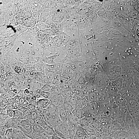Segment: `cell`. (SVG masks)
<instances>
[{
	"label": "cell",
	"mask_w": 139,
	"mask_h": 139,
	"mask_svg": "<svg viewBox=\"0 0 139 139\" xmlns=\"http://www.w3.org/2000/svg\"><path fill=\"white\" fill-rule=\"evenodd\" d=\"M42 115L47 124L51 125L55 128L58 127L62 122L57 112H47L45 114Z\"/></svg>",
	"instance_id": "obj_1"
},
{
	"label": "cell",
	"mask_w": 139,
	"mask_h": 139,
	"mask_svg": "<svg viewBox=\"0 0 139 139\" xmlns=\"http://www.w3.org/2000/svg\"><path fill=\"white\" fill-rule=\"evenodd\" d=\"M56 127L63 134L68 137L69 131L71 128L67 119L63 121L60 125Z\"/></svg>",
	"instance_id": "obj_2"
},
{
	"label": "cell",
	"mask_w": 139,
	"mask_h": 139,
	"mask_svg": "<svg viewBox=\"0 0 139 139\" xmlns=\"http://www.w3.org/2000/svg\"><path fill=\"white\" fill-rule=\"evenodd\" d=\"M126 109L125 106L119 107L117 113L116 118L118 121L122 123L124 120L126 114Z\"/></svg>",
	"instance_id": "obj_3"
},
{
	"label": "cell",
	"mask_w": 139,
	"mask_h": 139,
	"mask_svg": "<svg viewBox=\"0 0 139 139\" xmlns=\"http://www.w3.org/2000/svg\"><path fill=\"white\" fill-rule=\"evenodd\" d=\"M67 119L71 128L78 127L79 126V119L72 113H69Z\"/></svg>",
	"instance_id": "obj_4"
},
{
	"label": "cell",
	"mask_w": 139,
	"mask_h": 139,
	"mask_svg": "<svg viewBox=\"0 0 139 139\" xmlns=\"http://www.w3.org/2000/svg\"><path fill=\"white\" fill-rule=\"evenodd\" d=\"M83 118H89L92 117V111L90 104L88 103L85 105L82 109Z\"/></svg>",
	"instance_id": "obj_5"
},
{
	"label": "cell",
	"mask_w": 139,
	"mask_h": 139,
	"mask_svg": "<svg viewBox=\"0 0 139 139\" xmlns=\"http://www.w3.org/2000/svg\"><path fill=\"white\" fill-rule=\"evenodd\" d=\"M69 113L63 109H59V115L62 121L67 119Z\"/></svg>",
	"instance_id": "obj_6"
},
{
	"label": "cell",
	"mask_w": 139,
	"mask_h": 139,
	"mask_svg": "<svg viewBox=\"0 0 139 139\" xmlns=\"http://www.w3.org/2000/svg\"><path fill=\"white\" fill-rule=\"evenodd\" d=\"M86 134L85 129L79 126L78 127L77 131L76 134L75 138H81L83 137Z\"/></svg>",
	"instance_id": "obj_7"
},
{
	"label": "cell",
	"mask_w": 139,
	"mask_h": 139,
	"mask_svg": "<svg viewBox=\"0 0 139 139\" xmlns=\"http://www.w3.org/2000/svg\"><path fill=\"white\" fill-rule=\"evenodd\" d=\"M50 102V100L48 99L42 98L37 101V105L43 108L46 106Z\"/></svg>",
	"instance_id": "obj_8"
},
{
	"label": "cell",
	"mask_w": 139,
	"mask_h": 139,
	"mask_svg": "<svg viewBox=\"0 0 139 139\" xmlns=\"http://www.w3.org/2000/svg\"><path fill=\"white\" fill-rule=\"evenodd\" d=\"M79 126L84 129L89 127V126L87 118H83L79 119Z\"/></svg>",
	"instance_id": "obj_9"
},
{
	"label": "cell",
	"mask_w": 139,
	"mask_h": 139,
	"mask_svg": "<svg viewBox=\"0 0 139 139\" xmlns=\"http://www.w3.org/2000/svg\"><path fill=\"white\" fill-rule=\"evenodd\" d=\"M71 113L73 114L76 117L79 119L83 118L82 109L75 108L73 110Z\"/></svg>",
	"instance_id": "obj_10"
},
{
	"label": "cell",
	"mask_w": 139,
	"mask_h": 139,
	"mask_svg": "<svg viewBox=\"0 0 139 139\" xmlns=\"http://www.w3.org/2000/svg\"><path fill=\"white\" fill-rule=\"evenodd\" d=\"M37 91L44 98L48 99L49 100L51 96V94L50 92L42 89L38 90Z\"/></svg>",
	"instance_id": "obj_11"
},
{
	"label": "cell",
	"mask_w": 139,
	"mask_h": 139,
	"mask_svg": "<svg viewBox=\"0 0 139 139\" xmlns=\"http://www.w3.org/2000/svg\"><path fill=\"white\" fill-rule=\"evenodd\" d=\"M84 129L86 134L88 136H92L94 135H99L98 132L89 127Z\"/></svg>",
	"instance_id": "obj_12"
},
{
	"label": "cell",
	"mask_w": 139,
	"mask_h": 139,
	"mask_svg": "<svg viewBox=\"0 0 139 139\" xmlns=\"http://www.w3.org/2000/svg\"><path fill=\"white\" fill-rule=\"evenodd\" d=\"M74 109V107L72 106L70 103L64 102L63 109L68 112L71 113Z\"/></svg>",
	"instance_id": "obj_13"
},
{
	"label": "cell",
	"mask_w": 139,
	"mask_h": 139,
	"mask_svg": "<svg viewBox=\"0 0 139 139\" xmlns=\"http://www.w3.org/2000/svg\"><path fill=\"white\" fill-rule=\"evenodd\" d=\"M78 127L71 128H70L68 135L69 139H74Z\"/></svg>",
	"instance_id": "obj_14"
},
{
	"label": "cell",
	"mask_w": 139,
	"mask_h": 139,
	"mask_svg": "<svg viewBox=\"0 0 139 139\" xmlns=\"http://www.w3.org/2000/svg\"><path fill=\"white\" fill-rule=\"evenodd\" d=\"M54 134L63 139H69L68 137L63 134L57 127L54 128Z\"/></svg>",
	"instance_id": "obj_15"
},
{
	"label": "cell",
	"mask_w": 139,
	"mask_h": 139,
	"mask_svg": "<svg viewBox=\"0 0 139 139\" xmlns=\"http://www.w3.org/2000/svg\"><path fill=\"white\" fill-rule=\"evenodd\" d=\"M35 121L36 124L41 126L42 127L44 124H45V123L47 124L44 119L42 115L40 116H38Z\"/></svg>",
	"instance_id": "obj_16"
},
{
	"label": "cell",
	"mask_w": 139,
	"mask_h": 139,
	"mask_svg": "<svg viewBox=\"0 0 139 139\" xmlns=\"http://www.w3.org/2000/svg\"><path fill=\"white\" fill-rule=\"evenodd\" d=\"M111 125V129L113 131L119 130L122 129V126L117 122H114Z\"/></svg>",
	"instance_id": "obj_17"
},
{
	"label": "cell",
	"mask_w": 139,
	"mask_h": 139,
	"mask_svg": "<svg viewBox=\"0 0 139 139\" xmlns=\"http://www.w3.org/2000/svg\"><path fill=\"white\" fill-rule=\"evenodd\" d=\"M32 131L42 132L44 131V130L43 128L41 126L35 123L33 126Z\"/></svg>",
	"instance_id": "obj_18"
},
{
	"label": "cell",
	"mask_w": 139,
	"mask_h": 139,
	"mask_svg": "<svg viewBox=\"0 0 139 139\" xmlns=\"http://www.w3.org/2000/svg\"><path fill=\"white\" fill-rule=\"evenodd\" d=\"M139 112V110H129L128 112V114L131 117L134 118L137 116Z\"/></svg>",
	"instance_id": "obj_19"
},
{
	"label": "cell",
	"mask_w": 139,
	"mask_h": 139,
	"mask_svg": "<svg viewBox=\"0 0 139 139\" xmlns=\"http://www.w3.org/2000/svg\"><path fill=\"white\" fill-rule=\"evenodd\" d=\"M14 115L13 118L14 119H17L23 114L22 112L18 110H14Z\"/></svg>",
	"instance_id": "obj_20"
},
{
	"label": "cell",
	"mask_w": 139,
	"mask_h": 139,
	"mask_svg": "<svg viewBox=\"0 0 139 139\" xmlns=\"http://www.w3.org/2000/svg\"><path fill=\"white\" fill-rule=\"evenodd\" d=\"M8 128L5 126H2L0 127V136L2 137H5V134L6 131Z\"/></svg>",
	"instance_id": "obj_21"
},
{
	"label": "cell",
	"mask_w": 139,
	"mask_h": 139,
	"mask_svg": "<svg viewBox=\"0 0 139 139\" xmlns=\"http://www.w3.org/2000/svg\"><path fill=\"white\" fill-rule=\"evenodd\" d=\"M46 78L49 80H52L54 76V74L52 72L46 71Z\"/></svg>",
	"instance_id": "obj_22"
},
{
	"label": "cell",
	"mask_w": 139,
	"mask_h": 139,
	"mask_svg": "<svg viewBox=\"0 0 139 139\" xmlns=\"http://www.w3.org/2000/svg\"><path fill=\"white\" fill-rule=\"evenodd\" d=\"M46 25L45 24L39 22L36 24L35 26L40 30H43V29H45L46 27Z\"/></svg>",
	"instance_id": "obj_23"
},
{
	"label": "cell",
	"mask_w": 139,
	"mask_h": 139,
	"mask_svg": "<svg viewBox=\"0 0 139 139\" xmlns=\"http://www.w3.org/2000/svg\"><path fill=\"white\" fill-rule=\"evenodd\" d=\"M38 15L37 14L36 12H33L32 13V18L31 19V20H33L34 21L35 23V25H36L37 23L38 20Z\"/></svg>",
	"instance_id": "obj_24"
},
{
	"label": "cell",
	"mask_w": 139,
	"mask_h": 139,
	"mask_svg": "<svg viewBox=\"0 0 139 139\" xmlns=\"http://www.w3.org/2000/svg\"><path fill=\"white\" fill-rule=\"evenodd\" d=\"M41 135L43 139H49L50 137V135H49L45 131L42 132Z\"/></svg>",
	"instance_id": "obj_25"
},
{
	"label": "cell",
	"mask_w": 139,
	"mask_h": 139,
	"mask_svg": "<svg viewBox=\"0 0 139 139\" xmlns=\"http://www.w3.org/2000/svg\"><path fill=\"white\" fill-rule=\"evenodd\" d=\"M29 118H32L35 120L37 117V113L35 110V111L31 112L30 114L29 115Z\"/></svg>",
	"instance_id": "obj_26"
},
{
	"label": "cell",
	"mask_w": 139,
	"mask_h": 139,
	"mask_svg": "<svg viewBox=\"0 0 139 139\" xmlns=\"http://www.w3.org/2000/svg\"><path fill=\"white\" fill-rule=\"evenodd\" d=\"M15 95V94L14 93L9 91L8 92L6 97L8 99L13 98Z\"/></svg>",
	"instance_id": "obj_27"
},
{
	"label": "cell",
	"mask_w": 139,
	"mask_h": 139,
	"mask_svg": "<svg viewBox=\"0 0 139 139\" xmlns=\"http://www.w3.org/2000/svg\"><path fill=\"white\" fill-rule=\"evenodd\" d=\"M29 118V115L23 114L21 116L17 119L22 120H26Z\"/></svg>",
	"instance_id": "obj_28"
},
{
	"label": "cell",
	"mask_w": 139,
	"mask_h": 139,
	"mask_svg": "<svg viewBox=\"0 0 139 139\" xmlns=\"http://www.w3.org/2000/svg\"><path fill=\"white\" fill-rule=\"evenodd\" d=\"M54 57H55V56ZM53 58H52V57H51V58H48L43 59H42V61L44 62L47 63V64H52L53 60Z\"/></svg>",
	"instance_id": "obj_29"
},
{
	"label": "cell",
	"mask_w": 139,
	"mask_h": 139,
	"mask_svg": "<svg viewBox=\"0 0 139 139\" xmlns=\"http://www.w3.org/2000/svg\"><path fill=\"white\" fill-rule=\"evenodd\" d=\"M24 15L25 18H28L31 19L32 17V14L30 12L26 11L24 13Z\"/></svg>",
	"instance_id": "obj_30"
},
{
	"label": "cell",
	"mask_w": 139,
	"mask_h": 139,
	"mask_svg": "<svg viewBox=\"0 0 139 139\" xmlns=\"http://www.w3.org/2000/svg\"><path fill=\"white\" fill-rule=\"evenodd\" d=\"M41 133L42 132H36L32 131V135L33 139L40 135Z\"/></svg>",
	"instance_id": "obj_31"
},
{
	"label": "cell",
	"mask_w": 139,
	"mask_h": 139,
	"mask_svg": "<svg viewBox=\"0 0 139 139\" xmlns=\"http://www.w3.org/2000/svg\"><path fill=\"white\" fill-rule=\"evenodd\" d=\"M26 107L27 109H29L31 112L35 111L36 109L35 106L31 105V104H30L29 105Z\"/></svg>",
	"instance_id": "obj_32"
},
{
	"label": "cell",
	"mask_w": 139,
	"mask_h": 139,
	"mask_svg": "<svg viewBox=\"0 0 139 139\" xmlns=\"http://www.w3.org/2000/svg\"><path fill=\"white\" fill-rule=\"evenodd\" d=\"M20 105L17 103L15 102L12 105V110H18L19 107H20Z\"/></svg>",
	"instance_id": "obj_33"
},
{
	"label": "cell",
	"mask_w": 139,
	"mask_h": 139,
	"mask_svg": "<svg viewBox=\"0 0 139 139\" xmlns=\"http://www.w3.org/2000/svg\"><path fill=\"white\" fill-rule=\"evenodd\" d=\"M24 18H21L17 20V25H24Z\"/></svg>",
	"instance_id": "obj_34"
},
{
	"label": "cell",
	"mask_w": 139,
	"mask_h": 139,
	"mask_svg": "<svg viewBox=\"0 0 139 139\" xmlns=\"http://www.w3.org/2000/svg\"><path fill=\"white\" fill-rule=\"evenodd\" d=\"M30 20V18H25L24 19V25L26 27L28 26Z\"/></svg>",
	"instance_id": "obj_35"
},
{
	"label": "cell",
	"mask_w": 139,
	"mask_h": 139,
	"mask_svg": "<svg viewBox=\"0 0 139 139\" xmlns=\"http://www.w3.org/2000/svg\"><path fill=\"white\" fill-rule=\"evenodd\" d=\"M20 97L18 95L15 96L14 97V99L15 102L20 104Z\"/></svg>",
	"instance_id": "obj_36"
},
{
	"label": "cell",
	"mask_w": 139,
	"mask_h": 139,
	"mask_svg": "<svg viewBox=\"0 0 139 139\" xmlns=\"http://www.w3.org/2000/svg\"><path fill=\"white\" fill-rule=\"evenodd\" d=\"M8 110L4 108L0 109V114L5 115H8Z\"/></svg>",
	"instance_id": "obj_37"
},
{
	"label": "cell",
	"mask_w": 139,
	"mask_h": 139,
	"mask_svg": "<svg viewBox=\"0 0 139 139\" xmlns=\"http://www.w3.org/2000/svg\"><path fill=\"white\" fill-rule=\"evenodd\" d=\"M134 122L136 128L138 129H139V121L136 118H134Z\"/></svg>",
	"instance_id": "obj_38"
},
{
	"label": "cell",
	"mask_w": 139,
	"mask_h": 139,
	"mask_svg": "<svg viewBox=\"0 0 139 139\" xmlns=\"http://www.w3.org/2000/svg\"><path fill=\"white\" fill-rule=\"evenodd\" d=\"M8 115L9 117L13 118L14 115V111L13 110H11L8 111Z\"/></svg>",
	"instance_id": "obj_39"
},
{
	"label": "cell",
	"mask_w": 139,
	"mask_h": 139,
	"mask_svg": "<svg viewBox=\"0 0 139 139\" xmlns=\"http://www.w3.org/2000/svg\"><path fill=\"white\" fill-rule=\"evenodd\" d=\"M15 102L14 98L8 99L7 105H12Z\"/></svg>",
	"instance_id": "obj_40"
},
{
	"label": "cell",
	"mask_w": 139,
	"mask_h": 139,
	"mask_svg": "<svg viewBox=\"0 0 139 139\" xmlns=\"http://www.w3.org/2000/svg\"><path fill=\"white\" fill-rule=\"evenodd\" d=\"M27 121L29 124L33 126L35 123V120L32 118H29Z\"/></svg>",
	"instance_id": "obj_41"
},
{
	"label": "cell",
	"mask_w": 139,
	"mask_h": 139,
	"mask_svg": "<svg viewBox=\"0 0 139 139\" xmlns=\"http://www.w3.org/2000/svg\"><path fill=\"white\" fill-rule=\"evenodd\" d=\"M17 8L19 10H21L24 8V6L21 4H17L16 5Z\"/></svg>",
	"instance_id": "obj_42"
},
{
	"label": "cell",
	"mask_w": 139,
	"mask_h": 139,
	"mask_svg": "<svg viewBox=\"0 0 139 139\" xmlns=\"http://www.w3.org/2000/svg\"><path fill=\"white\" fill-rule=\"evenodd\" d=\"M8 102V99L6 97L3 98L1 100L0 103L7 104V105Z\"/></svg>",
	"instance_id": "obj_43"
},
{
	"label": "cell",
	"mask_w": 139,
	"mask_h": 139,
	"mask_svg": "<svg viewBox=\"0 0 139 139\" xmlns=\"http://www.w3.org/2000/svg\"><path fill=\"white\" fill-rule=\"evenodd\" d=\"M23 113V114L29 115L30 114L31 112L29 109H28L26 107V109Z\"/></svg>",
	"instance_id": "obj_44"
},
{
	"label": "cell",
	"mask_w": 139,
	"mask_h": 139,
	"mask_svg": "<svg viewBox=\"0 0 139 139\" xmlns=\"http://www.w3.org/2000/svg\"><path fill=\"white\" fill-rule=\"evenodd\" d=\"M50 137L52 139H63L54 134L50 135Z\"/></svg>",
	"instance_id": "obj_45"
},
{
	"label": "cell",
	"mask_w": 139,
	"mask_h": 139,
	"mask_svg": "<svg viewBox=\"0 0 139 139\" xmlns=\"http://www.w3.org/2000/svg\"><path fill=\"white\" fill-rule=\"evenodd\" d=\"M39 30L38 28L36 27L34 28L33 27L31 28L30 31L34 32H37Z\"/></svg>",
	"instance_id": "obj_46"
},
{
	"label": "cell",
	"mask_w": 139,
	"mask_h": 139,
	"mask_svg": "<svg viewBox=\"0 0 139 139\" xmlns=\"http://www.w3.org/2000/svg\"><path fill=\"white\" fill-rule=\"evenodd\" d=\"M30 104L34 106H36L37 105V101L31 100L30 102Z\"/></svg>",
	"instance_id": "obj_47"
},
{
	"label": "cell",
	"mask_w": 139,
	"mask_h": 139,
	"mask_svg": "<svg viewBox=\"0 0 139 139\" xmlns=\"http://www.w3.org/2000/svg\"><path fill=\"white\" fill-rule=\"evenodd\" d=\"M7 105V104L0 103V108L1 109H4Z\"/></svg>",
	"instance_id": "obj_48"
},
{
	"label": "cell",
	"mask_w": 139,
	"mask_h": 139,
	"mask_svg": "<svg viewBox=\"0 0 139 139\" xmlns=\"http://www.w3.org/2000/svg\"><path fill=\"white\" fill-rule=\"evenodd\" d=\"M5 109H7L9 111V110H12V105H7L6 106Z\"/></svg>",
	"instance_id": "obj_49"
},
{
	"label": "cell",
	"mask_w": 139,
	"mask_h": 139,
	"mask_svg": "<svg viewBox=\"0 0 139 139\" xmlns=\"http://www.w3.org/2000/svg\"><path fill=\"white\" fill-rule=\"evenodd\" d=\"M32 6L31 5L28 6L27 8L28 11H29L31 12V11L32 10Z\"/></svg>",
	"instance_id": "obj_50"
},
{
	"label": "cell",
	"mask_w": 139,
	"mask_h": 139,
	"mask_svg": "<svg viewBox=\"0 0 139 139\" xmlns=\"http://www.w3.org/2000/svg\"><path fill=\"white\" fill-rule=\"evenodd\" d=\"M31 100L37 101V98L36 96H33L32 97H31Z\"/></svg>",
	"instance_id": "obj_51"
},
{
	"label": "cell",
	"mask_w": 139,
	"mask_h": 139,
	"mask_svg": "<svg viewBox=\"0 0 139 139\" xmlns=\"http://www.w3.org/2000/svg\"><path fill=\"white\" fill-rule=\"evenodd\" d=\"M34 139H43L41 135L35 138Z\"/></svg>",
	"instance_id": "obj_52"
},
{
	"label": "cell",
	"mask_w": 139,
	"mask_h": 139,
	"mask_svg": "<svg viewBox=\"0 0 139 139\" xmlns=\"http://www.w3.org/2000/svg\"><path fill=\"white\" fill-rule=\"evenodd\" d=\"M135 117L137 119H138V120L139 121V112L137 116Z\"/></svg>",
	"instance_id": "obj_53"
},
{
	"label": "cell",
	"mask_w": 139,
	"mask_h": 139,
	"mask_svg": "<svg viewBox=\"0 0 139 139\" xmlns=\"http://www.w3.org/2000/svg\"><path fill=\"white\" fill-rule=\"evenodd\" d=\"M31 139L29 138H28L27 137H26V138H25V139Z\"/></svg>",
	"instance_id": "obj_54"
}]
</instances>
